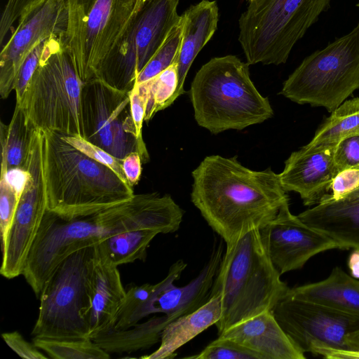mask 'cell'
I'll return each instance as SVG.
<instances>
[{
  "label": "cell",
  "mask_w": 359,
  "mask_h": 359,
  "mask_svg": "<svg viewBox=\"0 0 359 359\" xmlns=\"http://www.w3.org/2000/svg\"><path fill=\"white\" fill-rule=\"evenodd\" d=\"M183 215V210L170 195L158 193L134 194L121 203L73 218L46 210L22 275L39 297L55 267L73 252L132 229L175 232Z\"/></svg>",
  "instance_id": "obj_1"
},
{
  "label": "cell",
  "mask_w": 359,
  "mask_h": 359,
  "mask_svg": "<svg viewBox=\"0 0 359 359\" xmlns=\"http://www.w3.org/2000/svg\"><path fill=\"white\" fill-rule=\"evenodd\" d=\"M192 177L191 201L226 245L264 227L289 201L279 174L250 170L236 156H206Z\"/></svg>",
  "instance_id": "obj_2"
},
{
  "label": "cell",
  "mask_w": 359,
  "mask_h": 359,
  "mask_svg": "<svg viewBox=\"0 0 359 359\" xmlns=\"http://www.w3.org/2000/svg\"><path fill=\"white\" fill-rule=\"evenodd\" d=\"M43 133L47 210L65 218L86 216L124 202L133 189L106 165L54 132Z\"/></svg>",
  "instance_id": "obj_3"
},
{
  "label": "cell",
  "mask_w": 359,
  "mask_h": 359,
  "mask_svg": "<svg viewBox=\"0 0 359 359\" xmlns=\"http://www.w3.org/2000/svg\"><path fill=\"white\" fill-rule=\"evenodd\" d=\"M262 241L259 229L227 244L210 298L219 296L221 317L218 335L265 311H271L290 287L280 279Z\"/></svg>",
  "instance_id": "obj_4"
},
{
  "label": "cell",
  "mask_w": 359,
  "mask_h": 359,
  "mask_svg": "<svg viewBox=\"0 0 359 359\" xmlns=\"http://www.w3.org/2000/svg\"><path fill=\"white\" fill-rule=\"evenodd\" d=\"M249 65L228 55L212 58L197 72L189 94L200 126L217 134L243 130L273 116L268 98L250 79Z\"/></svg>",
  "instance_id": "obj_5"
},
{
  "label": "cell",
  "mask_w": 359,
  "mask_h": 359,
  "mask_svg": "<svg viewBox=\"0 0 359 359\" xmlns=\"http://www.w3.org/2000/svg\"><path fill=\"white\" fill-rule=\"evenodd\" d=\"M65 34L47 39L40 62L22 100L17 103L32 128L84 137L81 112L83 82Z\"/></svg>",
  "instance_id": "obj_6"
},
{
  "label": "cell",
  "mask_w": 359,
  "mask_h": 359,
  "mask_svg": "<svg viewBox=\"0 0 359 359\" xmlns=\"http://www.w3.org/2000/svg\"><path fill=\"white\" fill-rule=\"evenodd\" d=\"M331 0H252L238 20V41L249 65L285 63L295 43Z\"/></svg>",
  "instance_id": "obj_7"
},
{
  "label": "cell",
  "mask_w": 359,
  "mask_h": 359,
  "mask_svg": "<svg viewBox=\"0 0 359 359\" xmlns=\"http://www.w3.org/2000/svg\"><path fill=\"white\" fill-rule=\"evenodd\" d=\"M95 246L77 250L54 269L39 295L32 332L44 339L90 338V276Z\"/></svg>",
  "instance_id": "obj_8"
},
{
  "label": "cell",
  "mask_w": 359,
  "mask_h": 359,
  "mask_svg": "<svg viewBox=\"0 0 359 359\" xmlns=\"http://www.w3.org/2000/svg\"><path fill=\"white\" fill-rule=\"evenodd\" d=\"M358 88L359 23L306 57L285 81L280 94L331 113Z\"/></svg>",
  "instance_id": "obj_9"
},
{
  "label": "cell",
  "mask_w": 359,
  "mask_h": 359,
  "mask_svg": "<svg viewBox=\"0 0 359 359\" xmlns=\"http://www.w3.org/2000/svg\"><path fill=\"white\" fill-rule=\"evenodd\" d=\"M179 0H146L130 17L95 77L120 90L130 92L136 79L179 22Z\"/></svg>",
  "instance_id": "obj_10"
},
{
  "label": "cell",
  "mask_w": 359,
  "mask_h": 359,
  "mask_svg": "<svg viewBox=\"0 0 359 359\" xmlns=\"http://www.w3.org/2000/svg\"><path fill=\"white\" fill-rule=\"evenodd\" d=\"M137 0H65L67 43L83 82L95 77L133 13Z\"/></svg>",
  "instance_id": "obj_11"
},
{
  "label": "cell",
  "mask_w": 359,
  "mask_h": 359,
  "mask_svg": "<svg viewBox=\"0 0 359 359\" xmlns=\"http://www.w3.org/2000/svg\"><path fill=\"white\" fill-rule=\"evenodd\" d=\"M81 112L85 139L118 159L138 152L142 162L148 161L146 145L137 135L130 92L93 78L83 84Z\"/></svg>",
  "instance_id": "obj_12"
},
{
  "label": "cell",
  "mask_w": 359,
  "mask_h": 359,
  "mask_svg": "<svg viewBox=\"0 0 359 359\" xmlns=\"http://www.w3.org/2000/svg\"><path fill=\"white\" fill-rule=\"evenodd\" d=\"M26 170L28 177L18 207L1 243V274L8 279L22 274L27 257L47 210L43 172V139L31 141Z\"/></svg>",
  "instance_id": "obj_13"
},
{
  "label": "cell",
  "mask_w": 359,
  "mask_h": 359,
  "mask_svg": "<svg viewBox=\"0 0 359 359\" xmlns=\"http://www.w3.org/2000/svg\"><path fill=\"white\" fill-rule=\"evenodd\" d=\"M278 323L303 353L313 345L345 348V337L359 328V318L286 293L271 310Z\"/></svg>",
  "instance_id": "obj_14"
},
{
  "label": "cell",
  "mask_w": 359,
  "mask_h": 359,
  "mask_svg": "<svg viewBox=\"0 0 359 359\" xmlns=\"http://www.w3.org/2000/svg\"><path fill=\"white\" fill-rule=\"evenodd\" d=\"M259 231L270 259L280 275L302 269L319 253L340 249L332 239L293 215L290 210L289 201Z\"/></svg>",
  "instance_id": "obj_15"
},
{
  "label": "cell",
  "mask_w": 359,
  "mask_h": 359,
  "mask_svg": "<svg viewBox=\"0 0 359 359\" xmlns=\"http://www.w3.org/2000/svg\"><path fill=\"white\" fill-rule=\"evenodd\" d=\"M65 0H47L18 20L0 53V95L6 99L14 90L17 73L27 55L41 41L66 32Z\"/></svg>",
  "instance_id": "obj_16"
},
{
  "label": "cell",
  "mask_w": 359,
  "mask_h": 359,
  "mask_svg": "<svg viewBox=\"0 0 359 359\" xmlns=\"http://www.w3.org/2000/svg\"><path fill=\"white\" fill-rule=\"evenodd\" d=\"M223 256L222 243L215 246L210 259L200 274L188 285L177 287L187 264L179 259L170 268L166 277L154 285L150 302V314L163 313L175 319L198 309L210 299L212 286Z\"/></svg>",
  "instance_id": "obj_17"
},
{
  "label": "cell",
  "mask_w": 359,
  "mask_h": 359,
  "mask_svg": "<svg viewBox=\"0 0 359 359\" xmlns=\"http://www.w3.org/2000/svg\"><path fill=\"white\" fill-rule=\"evenodd\" d=\"M334 150L309 151L302 147L292 152L279 174L284 190L299 194L305 206L319 203L337 175Z\"/></svg>",
  "instance_id": "obj_18"
},
{
  "label": "cell",
  "mask_w": 359,
  "mask_h": 359,
  "mask_svg": "<svg viewBox=\"0 0 359 359\" xmlns=\"http://www.w3.org/2000/svg\"><path fill=\"white\" fill-rule=\"evenodd\" d=\"M219 337L257 353L262 359H304L271 311H265L225 330Z\"/></svg>",
  "instance_id": "obj_19"
},
{
  "label": "cell",
  "mask_w": 359,
  "mask_h": 359,
  "mask_svg": "<svg viewBox=\"0 0 359 359\" xmlns=\"http://www.w3.org/2000/svg\"><path fill=\"white\" fill-rule=\"evenodd\" d=\"M297 216L335 241L341 250L359 249V198L334 201L325 195Z\"/></svg>",
  "instance_id": "obj_20"
},
{
  "label": "cell",
  "mask_w": 359,
  "mask_h": 359,
  "mask_svg": "<svg viewBox=\"0 0 359 359\" xmlns=\"http://www.w3.org/2000/svg\"><path fill=\"white\" fill-rule=\"evenodd\" d=\"M126 293L118 266L98 257L95 252L90 276V338L113 327Z\"/></svg>",
  "instance_id": "obj_21"
},
{
  "label": "cell",
  "mask_w": 359,
  "mask_h": 359,
  "mask_svg": "<svg viewBox=\"0 0 359 359\" xmlns=\"http://www.w3.org/2000/svg\"><path fill=\"white\" fill-rule=\"evenodd\" d=\"M182 16L183 32L177 61L179 78L177 98L184 93L185 79L194 60L217 29L218 6L215 1L203 0L190 6Z\"/></svg>",
  "instance_id": "obj_22"
},
{
  "label": "cell",
  "mask_w": 359,
  "mask_h": 359,
  "mask_svg": "<svg viewBox=\"0 0 359 359\" xmlns=\"http://www.w3.org/2000/svg\"><path fill=\"white\" fill-rule=\"evenodd\" d=\"M287 293L359 318V280L339 266L334 267L326 278L290 287Z\"/></svg>",
  "instance_id": "obj_23"
},
{
  "label": "cell",
  "mask_w": 359,
  "mask_h": 359,
  "mask_svg": "<svg viewBox=\"0 0 359 359\" xmlns=\"http://www.w3.org/2000/svg\"><path fill=\"white\" fill-rule=\"evenodd\" d=\"M220 317V298L219 296H213L198 309L168 323L161 332L159 347L141 358H173L176 355L175 352L181 346L209 327L215 325Z\"/></svg>",
  "instance_id": "obj_24"
},
{
  "label": "cell",
  "mask_w": 359,
  "mask_h": 359,
  "mask_svg": "<svg viewBox=\"0 0 359 359\" xmlns=\"http://www.w3.org/2000/svg\"><path fill=\"white\" fill-rule=\"evenodd\" d=\"M174 318L163 315L154 316L126 330L110 328L92 339L107 353H130L148 348L161 339L163 329Z\"/></svg>",
  "instance_id": "obj_25"
},
{
  "label": "cell",
  "mask_w": 359,
  "mask_h": 359,
  "mask_svg": "<svg viewBox=\"0 0 359 359\" xmlns=\"http://www.w3.org/2000/svg\"><path fill=\"white\" fill-rule=\"evenodd\" d=\"M359 134V97L345 100L316 130L312 140L302 147L309 151L334 149L344 138Z\"/></svg>",
  "instance_id": "obj_26"
},
{
  "label": "cell",
  "mask_w": 359,
  "mask_h": 359,
  "mask_svg": "<svg viewBox=\"0 0 359 359\" xmlns=\"http://www.w3.org/2000/svg\"><path fill=\"white\" fill-rule=\"evenodd\" d=\"M158 233L154 230L132 229L112 235L95 246V255L116 266L145 260L147 250Z\"/></svg>",
  "instance_id": "obj_27"
},
{
  "label": "cell",
  "mask_w": 359,
  "mask_h": 359,
  "mask_svg": "<svg viewBox=\"0 0 359 359\" xmlns=\"http://www.w3.org/2000/svg\"><path fill=\"white\" fill-rule=\"evenodd\" d=\"M33 130L27 124L20 104L16 102L10 123H0L1 168L26 170Z\"/></svg>",
  "instance_id": "obj_28"
},
{
  "label": "cell",
  "mask_w": 359,
  "mask_h": 359,
  "mask_svg": "<svg viewBox=\"0 0 359 359\" xmlns=\"http://www.w3.org/2000/svg\"><path fill=\"white\" fill-rule=\"evenodd\" d=\"M33 344L53 359H108L109 353L91 338H33Z\"/></svg>",
  "instance_id": "obj_29"
},
{
  "label": "cell",
  "mask_w": 359,
  "mask_h": 359,
  "mask_svg": "<svg viewBox=\"0 0 359 359\" xmlns=\"http://www.w3.org/2000/svg\"><path fill=\"white\" fill-rule=\"evenodd\" d=\"M28 172L14 168L1 170L0 177V232L1 241L5 238L15 215L25 188Z\"/></svg>",
  "instance_id": "obj_30"
},
{
  "label": "cell",
  "mask_w": 359,
  "mask_h": 359,
  "mask_svg": "<svg viewBox=\"0 0 359 359\" xmlns=\"http://www.w3.org/2000/svg\"><path fill=\"white\" fill-rule=\"evenodd\" d=\"M144 83L148 92L144 121L148 122L158 111L167 108L177 99L179 85L177 63L172 64Z\"/></svg>",
  "instance_id": "obj_31"
},
{
  "label": "cell",
  "mask_w": 359,
  "mask_h": 359,
  "mask_svg": "<svg viewBox=\"0 0 359 359\" xmlns=\"http://www.w3.org/2000/svg\"><path fill=\"white\" fill-rule=\"evenodd\" d=\"M154 285L146 283L130 287L118 309L111 328L126 330L150 315V302Z\"/></svg>",
  "instance_id": "obj_32"
},
{
  "label": "cell",
  "mask_w": 359,
  "mask_h": 359,
  "mask_svg": "<svg viewBox=\"0 0 359 359\" xmlns=\"http://www.w3.org/2000/svg\"><path fill=\"white\" fill-rule=\"evenodd\" d=\"M183 18L170 30L166 39L138 75L135 84L146 82L177 62L182 39Z\"/></svg>",
  "instance_id": "obj_33"
},
{
  "label": "cell",
  "mask_w": 359,
  "mask_h": 359,
  "mask_svg": "<svg viewBox=\"0 0 359 359\" xmlns=\"http://www.w3.org/2000/svg\"><path fill=\"white\" fill-rule=\"evenodd\" d=\"M193 359H262L257 353L222 337L210 342L199 353L187 356Z\"/></svg>",
  "instance_id": "obj_34"
},
{
  "label": "cell",
  "mask_w": 359,
  "mask_h": 359,
  "mask_svg": "<svg viewBox=\"0 0 359 359\" xmlns=\"http://www.w3.org/2000/svg\"><path fill=\"white\" fill-rule=\"evenodd\" d=\"M61 137L65 141L87 156L111 169L123 182L128 184L121 159L114 157L104 149L93 144L83 137L64 135H61Z\"/></svg>",
  "instance_id": "obj_35"
},
{
  "label": "cell",
  "mask_w": 359,
  "mask_h": 359,
  "mask_svg": "<svg viewBox=\"0 0 359 359\" xmlns=\"http://www.w3.org/2000/svg\"><path fill=\"white\" fill-rule=\"evenodd\" d=\"M47 0H8L0 20V44L17 20L25 17Z\"/></svg>",
  "instance_id": "obj_36"
},
{
  "label": "cell",
  "mask_w": 359,
  "mask_h": 359,
  "mask_svg": "<svg viewBox=\"0 0 359 359\" xmlns=\"http://www.w3.org/2000/svg\"><path fill=\"white\" fill-rule=\"evenodd\" d=\"M47 39L41 41L32 49L24 60L17 73L14 85L16 102H20L22 100L26 88L40 62Z\"/></svg>",
  "instance_id": "obj_37"
},
{
  "label": "cell",
  "mask_w": 359,
  "mask_h": 359,
  "mask_svg": "<svg viewBox=\"0 0 359 359\" xmlns=\"http://www.w3.org/2000/svg\"><path fill=\"white\" fill-rule=\"evenodd\" d=\"M333 160L337 174L359 165V134L342 139L334 148Z\"/></svg>",
  "instance_id": "obj_38"
},
{
  "label": "cell",
  "mask_w": 359,
  "mask_h": 359,
  "mask_svg": "<svg viewBox=\"0 0 359 359\" xmlns=\"http://www.w3.org/2000/svg\"><path fill=\"white\" fill-rule=\"evenodd\" d=\"M359 188V165L343 170L334 177L330 189L331 194L327 197L339 201Z\"/></svg>",
  "instance_id": "obj_39"
},
{
  "label": "cell",
  "mask_w": 359,
  "mask_h": 359,
  "mask_svg": "<svg viewBox=\"0 0 359 359\" xmlns=\"http://www.w3.org/2000/svg\"><path fill=\"white\" fill-rule=\"evenodd\" d=\"M130 107L137 135L142 139V128L144 121L146 108L148 101L147 87L145 83L135 84L130 92Z\"/></svg>",
  "instance_id": "obj_40"
},
{
  "label": "cell",
  "mask_w": 359,
  "mask_h": 359,
  "mask_svg": "<svg viewBox=\"0 0 359 359\" xmlns=\"http://www.w3.org/2000/svg\"><path fill=\"white\" fill-rule=\"evenodd\" d=\"M2 338L6 344L20 357L26 359H47L46 355L34 344L26 341L17 331L4 332Z\"/></svg>",
  "instance_id": "obj_41"
},
{
  "label": "cell",
  "mask_w": 359,
  "mask_h": 359,
  "mask_svg": "<svg viewBox=\"0 0 359 359\" xmlns=\"http://www.w3.org/2000/svg\"><path fill=\"white\" fill-rule=\"evenodd\" d=\"M122 168L130 186L133 187L140 179L142 173V158L138 152H132L122 160Z\"/></svg>",
  "instance_id": "obj_42"
},
{
  "label": "cell",
  "mask_w": 359,
  "mask_h": 359,
  "mask_svg": "<svg viewBox=\"0 0 359 359\" xmlns=\"http://www.w3.org/2000/svg\"><path fill=\"white\" fill-rule=\"evenodd\" d=\"M348 267L351 275L359 279V249H353L348 259Z\"/></svg>",
  "instance_id": "obj_43"
},
{
  "label": "cell",
  "mask_w": 359,
  "mask_h": 359,
  "mask_svg": "<svg viewBox=\"0 0 359 359\" xmlns=\"http://www.w3.org/2000/svg\"><path fill=\"white\" fill-rule=\"evenodd\" d=\"M346 349L359 351V328L349 332L345 337Z\"/></svg>",
  "instance_id": "obj_44"
},
{
  "label": "cell",
  "mask_w": 359,
  "mask_h": 359,
  "mask_svg": "<svg viewBox=\"0 0 359 359\" xmlns=\"http://www.w3.org/2000/svg\"><path fill=\"white\" fill-rule=\"evenodd\" d=\"M359 198V188H358L356 190H355L354 191H353L351 194H349L348 195H347L344 198L351 199V198ZM344 198H342V199H344Z\"/></svg>",
  "instance_id": "obj_45"
},
{
  "label": "cell",
  "mask_w": 359,
  "mask_h": 359,
  "mask_svg": "<svg viewBox=\"0 0 359 359\" xmlns=\"http://www.w3.org/2000/svg\"><path fill=\"white\" fill-rule=\"evenodd\" d=\"M145 1L146 0H137L136 1L133 13H136L142 7V6L143 5V4L144 3Z\"/></svg>",
  "instance_id": "obj_46"
},
{
  "label": "cell",
  "mask_w": 359,
  "mask_h": 359,
  "mask_svg": "<svg viewBox=\"0 0 359 359\" xmlns=\"http://www.w3.org/2000/svg\"><path fill=\"white\" fill-rule=\"evenodd\" d=\"M357 6L359 7V3L357 4Z\"/></svg>",
  "instance_id": "obj_47"
},
{
  "label": "cell",
  "mask_w": 359,
  "mask_h": 359,
  "mask_svg": "<svg viewBox=\"0 0 359 359\" xmlns=\"http://www.w3.org/2000/svg\"><path fill=\"white\" fill-rule=\"evenodd\" d=\"M247 1H252V0H247Z\"/></svg>",
  "instance_id": "obj_48"
}]
</instances>
